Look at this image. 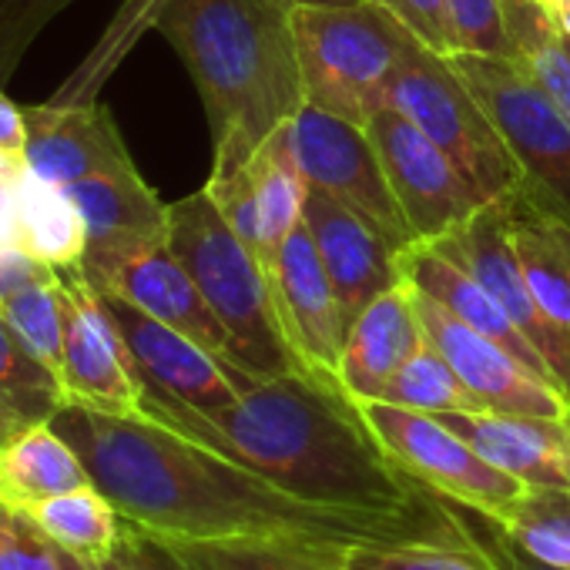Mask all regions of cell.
<instances>
[{
  "instance_id": "cell-19",
  "label": "cell",
  "mask_w": 570,
  "mask_h": 570,
  "mask_svg": "<svg viewBox=\"0 0 570 570\" xmlns=\"http://www.w3.org/2000/svg\"><path fill=\"white\" fill-rule=\"evenodd\" d=\"M24 121V161L41 181L55 188L135 171L128 145L111 111L101 105H28Z\"/></svg>"
},
{
  "instance_id": "cell-26",
  "label": "cell",
  "mask_w": 570,
  "mask_h": 570,
  "mask_svg": "<svg viewBox=\"0 0 570 570\" xmlns=\"http://www.w3.org/2000/svg\"><path fill=\"white\" fill-rule=\"evenodd\" d=\"M91 483L78 450L51 426H31L0 443V503L35 510L38 503Z\"/></svg>"
},
{
  "instance_id": "cell-17",
  "label": "cell",
  "mask_w": 570,
  "mask_h": 570,
  "mask_svg": "<svg viewBox=\"0 0 570 570\" xmlns=\"http://www.w3.org/2000/svg\"><path fill=\"white\" fill-rule=\"evenodd\" d=\"M81 272L101 293L121 296L131 306L145 309L148 316L161 320L165 326L185 333L212 356L238 366L235 343L222 320L205 303L202 289L191 282L185 265L171 255L168 245H158L141 255L108 258V262H81ZM242 370V366H238Z\"/></svg>"
},
{
  "instance_id": "cell-24",
  "label": "cell",
  "mask_w": 570,
  "mask_h": 570,
  "mask_svg": "<svg viewBox=\"0 0 570 570\" xmlns=\"http://www.w3.org/2000/svg\"><path fill=\"white\" fill-rule=\"evenodd\" d=\"M403 265V278L413 285L416 293L436 299L443 309H450L456 320H463L466 326H473L476 333H483L487 340L500 343L510 356H517L523 366H530L537 376L557 383L547 370V363L540 360V353L530 346V340L517 330V323L510 320V313L483 289V285L460 265H453L446 255H440L433 245H413L403 252L400 258Z\"/></svg>"
},
{
  "instance_id": "cell-29",
  "label": "cell",
  "mask_w": 570,
  "mask_h": 570,
  "mask_svg": "<svg viewBox=\"0 0 570 570\" xmlns=\"http://www.w3.org/2000/svg\"><path fill=\"white\" fill-rule=\"evenodd\" d=\"M24 513L61 550H71L88 560H101L118 543L121 527H125V517L118 513V507L95 483L51 497Z\"/></svg>"
},
{
  "instance_id": "cell-43",
  "label": "cell",
  "mask_w": 570,
  "mask_h": 570,
  "mask_svg": "<svg viewBox=\"0 0 570 570\" xmlns=\"http://www.w3.org/2000/svg\"><path fill=\"white\" fill-rule=\"evenodd\" d=\"M282 8H353V4H366V0H278Z\"/></svg>"
},
{
  "instance_id": "cell-5",
  "label": "cell",
  "mask_w": 570,
  "mask_h": 570,
  "mask_svg": "<svg viewBox=\"0 0 570 570\" xmlns=\"http://www.w3.org/2000/svg\"><path fill=\"white\" fill-rule=\"evenodd\" d=\"M386 105L426 135L483 202L523 191V175L480 98L460 78L450 55L433 51L413 31L386 85Z\"/></svg>"
},
{
  "instance_id": "cell-46",
  "label": "cell",
  "mask_w": 570,
  "mask_h": 570,
  "mask_svg": "<svg viewBox=\"0 0 570 570\" xmlns=\"http://www.w3.org/2000/svg\"><path fill=\"white\" fill-rule=\"evenodd\" d=\"M61 567H65V570H98L95 560L78 557V553H71V550H61Z\"/></svg>"
},
{
  "instance_id": "cell-32",
  "label": "cell",
  "mask_w": 570,
  "mask_h": 570,
  "mask_svg": "<svg viewBox=\"0 0 570 570\" xmlns=\"http://www.w3.org/2000/svg\"><path fill=\"white\" fill-rule=\"evenodd\" d=\"M343 570H497V563L460 533V540L360 543L343 553Z\"/></svg>"
},
{
  "instance_id": "cell-25",
  "label": "cell",
  "mask_w": 570,
  "mask_h": 570,
  "mask_svg": "<svg viewBox=\"0 0 570 570\" xmlns=\"http://www.w3.org/2000/svg\"><path fill=\"white\" fill-rule=\"evenodd\" d=\"M510 232L543 323L570 350V218L517 191L510 195Z\"/></svg>"
},
{
  "instance_id": "cell-30",
  "label": "cell",
  "mask_w": 570,
  "mask_h": 570,
  "mask_svg": "<svg viewBox=\"0 0 570 570\" xmlns=\"http://www.w3.org/2000/svg\"><path fill=\"white\" fill-rule=\"evenodd\" d=\"M487 517L500 523L530 557L570 570V490L527 487Z\"/></svg>"
},
{
  "instance_id": "cell-38",
  "label": "cell",
  "mask_w": 570,
  "mask_h": 570,
  "mask_svg": "<svg viewBox=\"0 0 570 570\" xmlns=\"http://www.w3.org/2000/svg\"><path fill=\"white\" fill-rule=\"evenodd\" d=\"M95 563L98 570H185V560L165 537L131 520H125L118 543Z\"/></svg>"
},
{
  "instance_id": "cell-31",
  "label": "cell",
  "mask_w": 570,
  "mask_h": 570,
  "mask_svg": "<svg viewBox=\"0 0 570 570\" xmlns=\"http://www.w3.org/2000/svg\"><path fill=\"white\" fill-rule=\"evenodd\" d=\"M376 400L406 406V410H420L430 416L487 413L483 400L456 376V370L430 343H423V350L400 366V373L383 386V393Z\"/></svg>"
},
{
  "instance_id": "cell-9",
  "label": "cell",
  "mask_w": 570,
  "mask_h": 570,
  "mask_svg": "<svg viewBox=\"0 0 570 570\" xmlns=\"http://www.w3.org/2000/svg\"><path fill=\"white\" fill-rule=\"evenodd\" d=\"M289 138L309 185L336 195L340 202L366 215L400 252L420 245L396 205V195L386 181L380 151L366 125H353L346 118L306 105L289 121Z\"/></svg>"
},
{
  "instance_id": "cell-33",
  "label": "cell",
  "mask_w": 570,
  "mask_h": 570,
  "mask_svg": "<svg viewBox=\"0 0 570 570\" xmlns=\"http://www.w3.org/2000/svg\"><path fill=\"white\" fill-rule=\"evenodd\" d=\"M0 316L11 323V330L21 336V343L61 380V366H65V323H61V282H58V268H55V275L18 289L4 303Z\"/></svg>"
},
{
  "instance_id": "cell-42",
  "label": "cell",
  "mask_w": 570,
  "mask_h": 570,
  "mask_svg": "<svg viewBox=\"0 0 570 570\" xmlns=\"http://www.w3.org/2000/svg\"><path fill=\"white\" fill-rule=\"evenodd\" d=\"M0 570H24L18 510L0 503Z\"/></svg>"
},
{
  "instance_id": "cell-37",
  "label": "cell",
  "mask_w": 570,
  "mask_h": 570,
  "mask_svg": "<svg viewBox=\"0 0 570 570\" xmlns=\"http://www.w3.org/2000/svg\"><path fill=\"white\" fill-rule=\"evenodd\" d=\"M440 500L446 503L450 517L456 520V530H460L476 550H483V553L497 563V570H560V567H550V563L530 557V553H527L500 523H493L487 513H480V510H473V507H463V503H456V500H446V497H440Z\"/></svg>"
},
{
  "instance_id": "cell-28",
  "label": "cell",
  "mask_w": 570,
  "mask_h": 570,
  "mask_svg": "<svg viewBox=\"0 0 570 570\" xmlns=\"http://www.w3.org/2000/svg\"><path fill=\"white\" fill-rule=\"evenodd\" d=\"M513 61L570 118V31H563L540 0H503Z\"/></svg>"
},
{
  "instance_id": "cell-8",
  "label": "cell",
  "mask_w": 570,
  "mask_h": 570,
  "mask_svg": "<svg viewBox=\"0 0 570 570\" xmlns=\"http://www.w3.org/2000/svg\"><path fill=\"white\" fill-rule=\"evenodd\" d=\"M356 406L383 450L436 497L490 513L527 490L523 480L493 466L460 433L430 413L383 400H356Z\"/></svg>"
},
{
  "instance_id": "cell-13",
  "label": "cell",
  "mask_w": 570,
  "mask_h": 570,
  "mask_svg": "<svg viewBox=\"0 0 570 570\" xmlns=\"http://www.w3.org/2000/svg\"><path fill=\"white\" fill-rule=\"evenodd\" d=\"M433 248L446 255L453 265L466 268L510 313L517 330L530 340V346L547 363L557 386L570 396V350L553 336V330L543 323L530 296V285H527V275L513 245V232H510V198L483 202L463 228L433 242Z\"/></svg>"
},
{
  "instance_id": "cell-4",
  "label": "cell",
  "mask_w": 570,
  "mask_h": 570,
  "mask_svg": "<svg viewBox=\"0 0 570 570\" xmlns=\"http://www.w3.org/2000/svg\"><path fill=\"white\" fill-rule=\"evenodd\" d=\"M168 248L228 330L245 373H309L285 333L268 272L205 188L168 205Z\"/></svg>"
},
{
  "instance_id": "cell-12",
  "label": "cell",
  "mask_w": 570,
  "mask_h": 570,
  "mask_svg": "<svg viewBox=\"0 0 570 570\" xmlns=\"http://www.w3.org/2000/svg\"><path fill=\"white\" fill-rule=\"evenodd\" d=\"M58 282L65 323L61 383L68 400L101 413H141V376L98 289L81 265H61Z\"/></svg>"
},
{
  "instance_id": "cell-18",
  "label": "cell",
  "mask_w": 570,
  "mask_h": 570,
  "mask_svg": "<svg viewBox=\"0 0 570 570\" xmlns=\"http://www.w3.org/2000/svg\"><path fill=\"white\" fill-rule=\"evenodd\" d=\"M303 222L316 242V252L333 278L343 316L353 326L356 316L393 285H403V252L356 208L323 188H309Z\"/></svg>"
},
{
  "instance_id": "cell-21",
  "label": "cell",
  "mask_w": 570,
  "mask_h": 570,
  "mask_svg": "<svg viewBox=\"0 0 570 570\" xmlns=\"http://www.w3.org/2000/svg\"><path fill=\"white\" fill-rule=\"evenodd\" d=\"M480 456L527 487L570 490V413L513 416V413H440Z\"/></svg>"
},
{
  "instance_id": "cell-10",
  "label": "cell",
  "mask_w": 570,
  "mask_h": 570,
  "mask_svg": "<svg viewBox=\"0 0 570 570\" xmlns=\"http://www.w3.org/2000/svg\"><path fill=\"white\" fill-rule=\"evenodd\" d=\"M309 178L296 158L289 125H282L262 148L232 168H212L205 191L235 228V235L252 248L272 278L275 255L299 222L309 195Z\"/></svg>"
},
{
  "instance_id": "cell-6",
  "label": "cell",
  "mask_w": 570,
  "mask_h": 570,
  "mask_svg": "<svg viewBox=\"0 0 570 570\" xmlns=\"http://www.w3.org/2000/svg\"><path fill=\"white\" fill-rule=\"evenodd\" d=\"M406 35L410 28L383 0L353 8H296L293 38L306 105L353 125H370L386 105V85Z\"/></svg>"
},
{
  "instance_id": "cell-14",
  "label": "cell",
  "mask_w": 570,
  "mask_h": 570,
  "mask_svg": "<svg viewBox=\"0 0 570 570\" xmlns=\"http://www.w3.org/2000/svg\"><path fill=\"white\" fill-rule=\"evenodd\" d=\"M413 289V285H410ZM416 316L423 326L426 343L456 370V376L483 400L490 413H513V416H567L570 396L510 356L500 343L487 340L436 299L413 289Z\"/></svg>"
},
{
  "instance_id": "cell-27",
  "label": "cell",
  "mask_w": 570,
  "mask_h": 570,
  "mask_svg": "<svg viewBox=\"0 0 570 570\" xmlns=\"http://www.w3.org/2000/svg\"><path fill=\"white\" fill-rule=\"evenodd\" d=\"M68 403L65 383L21 343L11 323L0 316V443L51 423Z\"/></svg>"
},
{
  "instance_id": "cell-11",
  "label": "cell",
  "mask_w": 570,
  "mask_h": 570,
  "mask_svg": "<svg viewBox=\"0 0 570 570\" xmlns=\"http://www.w3.org/2000/svg\"><path fill=\"white\" fill-rule=\"evenodd\" d=\"M396 205L420 245H433L463 228L483 198L466 185L453 161L420 135L393 105H383L366 125Z\"/></svg>"
},
{
  "instance_id": "cell-7",
  "label": "cell",
  "mask_w": 570,
  "mask_h": 570,
  "mask_svg": "<svg viewBox=\"0 0 570 570\" xmlns=\"http://www.w3.org/2000/svg\"><path fill=\"white\" fill-rule=\"evenodd\" d=\"M450 61L513 155L523 175V195L570 218V118L517 61L480 55H450Z\"/></svg>"
},
{
  "instance_id": "cell-3",
  "label": "cell",
  "mask_w": 570,
  "mask_h": 570,
  "mask_svg": "<svg viewBox=\"0 0 570 570\" xmlns=\"http://www.w3.org/2000/svg\"><path fill=\"white\" fill-rule=\"evenodd\" d=\"M151 24L198 88L212 168L248 161L306 108L293 11L278 0H155Z\"/></svg>"
},
{
  "instance_id": "cell-36",
  "label": "cell",
  "mask_w": 570,
  "mask_h": 570,
  "mask_svg": "<svg viewBox=\"0 0 570 570\" xmlns=\"http://www.w3.org/2000/svg\"><path fill=\"white\" fill-rule=\"evenodd\" d=\"M75 0H0V91L24 61L35 38Z\"/></svg>"
},
{
  "instance_id": "cell-44",
  "label": "cell",
  "mask_w": 570,
  "mask_h": 570,
  "mask_svg": "<svg viewBox=\"0 0 570 570\" xmlns=\"http://www.w3.org/2000/svg\"><path fill=\"white\" fill-rule=\"evenodd\" d=\"M165 540H168V537H165ZM168 543H171V547L178 550V557L185 560V570H218V567H212L205 557H198L188 543H181V540H168Z\"/></svg>"
},
{
  "instance_id": "cell-40",
  "label": "cell",
  "mask_w": 570,
  "mask_h": 570,
  "mask_svg": "<svg viewBox=\"0 0 570 570\" xmlns=\"http://www.w3.org/2000/svg\"><path fill=\"white\" fill-rule=\"evenodd\" d=\"M48 275H55V265L35 258L31 252L18 245H0V309H4V303L18 289H24L31 282H41Z\"/></svg>"
},
{
  "instance_id": "cell-16",
  "label": "cell",
  "mask_w": 570,
  "mask_h": 570,
  "mask_svg": "<svg viewBox=\"0 0 570 570\" xmlns=\"http://www.w3.org/2000/svg\"><path fill=\"white\" fill-rule=\"evenodd\" d=\"M272 293L278 303V316L289 333L306 370L320 380L340 383V360L350 336V323L343 316L333 278L316 252V242L299 222L285 235L275 265H272Z\"/></svg>"
},
{
  "instance_id": "cell-15",
  "label": "cell",
  "mask_w": 570,
  "mask_h": 570,
  "mask_svg": "<svg viewBox=\"0 0 570 570\" xmlns=\"http://www.w3.org/2000/svg\"><path fill=\"white\" fill-rule=\"evenodd\" d=\"M105 309L111 313L131 363L145 386L198 410V413H218L238 400V386L232 380V363L212 356L205 346L188 340L185 333L165 326L161 320L148 316L145 309L131 306L121 296L101 293Z\"/></svg>"
},
{
  "instance_id": "cell-45",
  "label": "cell",
  "mask_w": 570,
  "mask_h": 570,
  "mask_svg": "<svg viewBox=\"0 0 570 570\" xmlns=\"http://www.w3.org/2000/svg\"><path fill=\"white\" fill-rule=\"evenodd\" d=\"M540 4L547 8V14H550L563 31H570V0H540Z\"/></svg>"
},
{
  "instance_id": "cell-35",
  "label": "cell",
  "mask_w": 570,
  "mask_h": 570,
  "mask_svg": "<svg viewBox=\"0 0 570 570\" xmlns=\"http://www.w3.org/2000/svg\"><path fill=\"white\" fill-rule=\"evenodd\" d=\"M188 543L198 557H205L218 570H343V563L313 557L296 547L262 543V540H215V543Z\"/></svg>"
},
{
  "instance_id": "cell-22",
  "label": "cell",
  "mask_w": 570,
  "mask_h": 570,
  "mask_svg": "<svg viewBox=\"0 0 570 570\" xmlns=\"http://www.w3.org/2000/svg\"><path fill=\"white\" fill-rule=\"evenodd\" d=\"M0 245H18L55 268L81 265L88 245L85 222L65 188L41 181L14 155H0Z\"/></svg>"
},
{
  "instance_id": "cell-41",
  "label": "cell",
  "mask_w": 570,
  "mask_h": 570,
  "mask_svg": "<svg viewBox=\"0 0 570 570\" xmlns=\"http://www.w3.org/2000/svg\"><path fill=\"white\" fill-rule=\"evenodd\" d=\"M24 145H28L24 108L18 101H11L4 91H0V155L24 158Z\"/></svg>"
},
{
  "instance_id": "cell-20",
  "label": "cell",
  "mask_w": 570,
  "mask_h": 570,
  "mask_svg": "<svg viewBox=\"0 0 570 570\" xmlns=\"http://www.w3.org/2000/svg\"><path fill=\"white\" fill-rule=\"evenodd\" d=\"M65 195L85 222L81 262H108L168 245V205L135 171L68 185Z\"/></svg>"
},
{
  "instance_id": "cell-1",
  "label": "cell",
  "mask_w": 570,
  "mask_h": 570,
  "mask_svg": "<svg viewBox=\"0 0 570 570\" xmlns=\"http://www.w3.org/2000/svg\"><path fill=\"white\" fill-rule=\"evenodd\" d=\"M51 426L125 520L168 540H262L333 563L360 543L460 540L446 503L440 513L313 503L148 413L121 416L68 400Z\"/></svg>"
},
{
  "instance_id": "cell-39",
  "label": "cell",
  "mask_w": 570,
  "mask_h": 570,
  "mask_svg": "<svg viewBox=\"0 0 570 570\" xmlns=\"http://www.w3.org/2000/svg\"><path fill=\"white\" fill-rule=\"evenodd\" d=\"M383 4L433 51L450 55L446 35V0H383Z\"/></svg>"
},
{
  "instance_id": "cell-34",
  "label": "cell",
  "mask_w": 570,
  "mask_h": 570,
  "mask_svg": "<svg viewBox=\"0 0 570 570\" xmlns=\"http://www.w3.org/2000/svg\"><path fill=\"white\" fill-rule=\"evenodd\" d=\"M450 55H480L513 61V41L503 18V0H446Z\"/></svg>"
},
{
  "instance_id": "cell-23",
  "label": "cell",
  "mask_w": 570,
  "mask_h": 570,
  "mask_svg": "<svg viewBox=\"0 0 570 570\" xmlns=\"http://www.w3.org/2000/svg\"><path fill=\"white\" fill-rule=\"evenodd\" d=\"M423 343L426 336L410 282L393 285L350 326L336 380L353 400H376L383 386L400 373V366L423 350Z\"/></svg>"
},
{
  "instance_id": "cell-2",
  "label": "cell",
  "mask_w": 570,
  "mask_h": 570,
  "mask_svg": "<svg viewBox=\"0 0 570 570\" xmlns=\"http://www.w3.org/2000/svg\"><path fill=\"white\" fill-rule=\"evenodd\" d=\"M141 390V413L303 500L396 513L443 510V500L383 450L340 383L313 373L255 376L218 413H198L145 383Z\"/></svg>"
}]
</instances>
